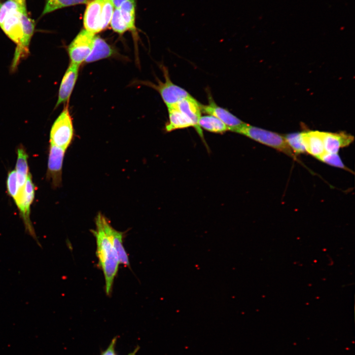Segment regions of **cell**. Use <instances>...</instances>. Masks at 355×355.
<instances>
[{"mask_svg": "<svg viewBox=\"0 0 355 355\" xmlns=\"http://www.w3.org/2000/svg\"><path fill=\"white\" fill-rule=\"evenodd\" d=\"M317 159L329 165L335 167L347 169L338 153H332L324 152Z\"/></svg>", "mask_w": 355, "mask_h": 355, "instance_id": "obj_26", "label": "cell"}, {"mask_svg": "<svg viewBox=\"0 0 355 355\" xmlns=\"http://www.w3.org/2000/svg\"><path fill=\"white\" fill-rule=\"evenodd\" d=\"M161 67L165 77L164 82L157 79V84L147 81L143 82L142 83L156 90L168 107L177 104L179 101L190 95L186 90L176 85L171 81L166 67L164 66Z\"/></svg>", "mask_w": 355, "mask_h": 355, "instance_id": "obj_5", "label": "cell"}, {"mask_svg": "<svg viewBox=\"0 0 355 355\" xmlns=\"http://www.w3.org/2000/svg\"><path fill=\"white\" fill-rule=\"evenodd\" d=\"M95 35L84 29L75 36L68 47L71 63L80 65L90 53Z\"/></svg>", "mask_w": 355, "mask_h": 355, "instance_id": "obj_6", "label": "cell"}, {"mask_svg": "<svg viewBox=\"0 0 355 355\" xmlns=\"http://www.w3.org/2000/svg\"><path fill=\"white\" fill-rule=\"evenodd\" d=\"M284 137L294 154H298L306 152L302 141L301 133L288 134Z\"/></svg>", "mask_w": 355, "mask_h": 355, "instance_id": "obj_23", "label": "cell"}, {"mask_svg": "<svg viewBox=\"0 0 355 355\" xmlns=\"http://www.w3.org/2000/svg\"><path fill=\"white\" fill-rule=\"evenodd\" d=\"M209 104H201V111L204 113L213 116L223 122L229 129V131H235L245 123L228 110L218 106L212 98H209Z\"/></svg>", "mask_w": 355, "mask_h": 355, "instance_id": "obj_9", "label": "cell"}, {"mask_svg": "<svg viewBox=\"0 0 355 355\" xmlns=\"http://www.w3.org/2000/svg\"><path fill=\"white\" fill-rule=\"evenodd\" d=\"M96 230H91L96 238V255L99 265L102 268L105 279L106 291L109 295L112 291L114 279L117 274L119 261L116 251L104 232L99 217L95 218Z\"/></svg>", "mask_w": 355, "mask_h": 355, "instance_id": "obj_1", "label": "cell"}, {"mask_svg": "<svg viewBox=\"0 0 355 355\" xmlns=\"http://www.w3.org/2000/svg\"><path fill=\"white\" fill-rule=\"evenodd\" d=\"M23 13L18 4L12 0H6L0 7V27L17 46L20 44L23 36Z\"/></svg>", "mask_w": 355, "mask_h": 355, "instance_id": "obj_2", "label": "cell"}, {"mask_svg": "<svg viewBox=\"0 0 355 355\" xmlns=\"http://www.w3.org/2000/svg\"><path fill=\"white\" fill-rule=\"evenodd\" d=\"M244 135L258 142L268 146L292 158L295 156L286 142L284 136L245 123L235 132Z\"/></svg>", "mask_w": 355, "mask_h": 355, "instance_id": "obj_3", "label": "cell"}, {"mask_svg": "<svg viewBox=\"0 0 355 355\" xmlns=\"http://www.w3.org/2000/svg\"><path fill=\"white\" fill-rule=\"evenodd\" d=\"M89 0H46L41 16L62 8L80 4L87 3Z\"/></svg>", "mask_w": 355, "mask_h": 355, "instance_id": "obj_22", "label": "cell"}, {"mask_svg": "<svg viewBox=\"0 0 355 355\" xmlns=\"http://www.w3.org/2000/svg\"><path fill=\"white\" fill-rule=\"evenodd\" d=\"M127 0H111L114 7L116 8H119L121 5Z\"/></svg>", "mask_w": 355, "mask_h": 355, "instance_id": "obj_30", "label": "cell"}, {"mask_svg": "<svg viewBox=\"0 0 355 355\" xmlns=\"http://www.w3.org/2000/svg\"><path fill=\"white\" fill-rule=\"evenodd\" d=\"M74 137V129L68 104L56 119L50 132V143L66 150Z\"/></svg>", "mask_w": 355, "mask_h": 355, "instance_id": "obj_4", "label": "cell"}, {"mask_svg": "<svg viewBox=\"0 0 355 355\" xmlns=\"http://www.w3.org/2000/svg\"><path fill=\"white\" fill-rule=\"evenodd\" d=\"M117 337L113 338L107 348L102 352L101 355H117L115 353V346L116 344ZM139 350V347H137L132 352L129 353L128 355H136Z\"/></svg>", "mask_w": 355, "mask_h": 355, "instance_id": "obj_28", "label": "cell"}, {"mask_svg": "<svg viewBox=\"0 0 355 355\" xmlns=\"http://www.w3.org/2000/svg\"><path fill=\"white\" fill-rule=\"evenodd\" d=\"M169 121L165 125V130L171 132L178 129L195 128L192 120L186 114L181 112L174 105L168 107Z\"/></svg>", "mask_w": 355, "mask_h": 355, "instance_id": "obj_17", "label": "cell"}, {"mask_svg": "<svg viewBox=\"0 0 355 355\" xmlns=\"http://www.w3.org/2000/svg\"><path fill=\"white\" fill-rule=\"evenodd\" d=\"M1 4H2V3H1V2L0 1V7Z\"/></svg>", "mask_w": 355, "mask_h": 355, "instance_id": "obj_31", "label": "cell"}, {"mask_svg": "<svg viewBox=\"0 0 355 355\" xmlns=\"http://www.w3.org/2000/svg\"><path fill=\"white\" fill-rule=\"evenodd\" d=\"M6 185L9 195L14 200L18 193L19 188L15 170L11 171L8 173Z\"/></svg>", "mask_w": 355, "mask_h": 355, "instance_id": "obj_27", "label": "cell"}, {"mask_svg": "<svg viewBox=\"0 0 355 355\" xmlns=\"http://www.w3.org/2000/svg\"><path fill=\"white\" fill-rule=\"evenodd\" d=\"M119 8L128 31L135 35L137 32L135 26V0H128L124 2Z\"/></svg>", "mask_w": 355, "mask_h": 355, "instance_id": "obj_21", "label": "cell"}, {"mask_svg": "<svg viewBox=\"0 0 355 355\" xmlns=\"http://www.w3.org/2000/svg\"><path fill=\"white\" fill-rule=\"evenodd\" d=\"M201 104L191 95H190L179 101L175 106L192 120L195 125L194 129L203 142L206 144L202 129L199 125V121L202 113Z\"/></svg>", "mask_w": 355, "mask_h": 355, "instance_id": "obj_14", "label": "cell"}, {"mask_svg": "<svg viewBox=\"0 0 355 355\" xmlns=\"http://www.w3.org/2000/svg\"><path fill=\"white\" fill-rule=\"evenodd\" d=\"M114 53V49L105 40L95 36L92 50L85 62L88 63L96 62L108 58Z\"/></svg>", "mask_w": 355, "mask_h": 355, "instance_id": "obj_18", "label": "cell"}, {"mask_svg": "<svg viewBox=\"0 0 355 355\" xmlns=\"http://www.w3.org/2000/svg\"><path fill=\"white\" fill-rule=\"evenodd\" d=\"M110 23L112 29L120 35H122L128 31V28L122 17L119 8H115L114 9Z\"/></svg>", "mask_w": 355, "mask_h": 355, "instance_id": "obj_24", "label": "cell"}, {"mask_svg": "<svg viewBox=\"0 0 355 355\" xmlns=\"http://www.w3.org/2000/svg\"><path fill=\"white\" fill-rule=\"evenodd\" d=\"M66 151L62 148L50 144L47 178L51 181L54 188L59 187L61 185L63 163Z\"/></svg>", "mask_w": 355, "mask_h": 355, "instance_id": "obj_7", "label": "cell"}, {"mask_svg": "<svg viewBox=\"0 0 355 355\" xmlns=\"http://www.w3.org/2000/svg\"><path fill=\"white\" fill-rule=\"evenodd\" d=\"M22 23L23 36L20 44L16 47L12 62V70H15L20 60L28 54L29 44L35 31V22L28 16V13H22Z\"/></svg>", "mask_w": 355, "mask_h": 355, "instance_id": "obj_10", "label": "cell"}, {"mask_svg": "<svg viewBox=\"0 0 355 355\" xmlns=\"http://www.w3.org/2000/svg\"><path fill=\"white\" fill-rule=\"evenodd\" d=\"M79 66L71 63L65 72L60 85L55 107L68 104L78 78Z\"/></svg>", "mask_w": 355, "mask_h": 355, "instance_id": "obj_12", "label": "cell"}, {"mask_svg": "<svg viewBox=\"0 0 355 355\" xmlns=\"http://www.w3.org/2000/svg\"><path fill=\"white\" fill-rule=\"evenodd\" d=\"M106 234L110 241L117 255L119 263L129 267L130 263L128 255L123 244L124 232L118 231L110 225L107 218L101 213L97 214Z\"/></svg>", "mask_w": 355, "mask_h": 355, "instance_id": "obj_8", "label": "cell"}, {"mask_svg": "<svg viewBox=\"0 0 355 355\" xmlns=\"http://www.w3.org/2000/svg\"><path fill=\"white\" fill-rule=\"evenodd\" d=\"M114 5L111 0H103L102 8V23L103 30H105L110 24L114 11Z\"/></svg>", "mask_w": 355, "mask_h": 355, "instance_id": "obj_25", "label": "cell"}, {"mask_svg": "<svg viewBox=\"0 0 355 355\" xmlns=\"http://www.w3.org/2000/svg\"><path fill=\"white\" fill-rule=\"evenodd\" d=\"M16 2L19 6L22 11L25 13H27L26 8V0H12Z\"/></svg>", "mask_w": 355, "mask_h": 355, "instance_id": "obj_29", "label": "cell"}, {"mask_svg": "<svg viewBox=\"0 0 355 355\" xmlns=\"http://www.w3.org/2000/svg\"><path fill=\"white\" fill-rule=\"evenodd\" d=\"M321 136L325 152L338 153L341 148L349 145L354 137L344 132L331 133L321 132Z\"/></svg>", "mask_w": 355, "mask_h": 355, "instance_id": "obj_15", "label": "cell"}, {"mask_svg": "<svg viewBox=\"0 0 355 355\" xmlns=\"http://www.w3.org/2000/svg\"><path fill=\"white\" fill-rule=\"evenodd\" d=\"M103 0H92L87 3L83 18L85 30L94 35L103 31L102 8Z\"/></svg>", "mask_w": 355, "mask_h": 355, "instance_id": "obj_11", "label": "cell"}, {"mask_svg": "<svg viewBox=\"0 0 355 355\" xmlns=\"http://www.w3.org/2000/svg\"><path fill=\"white\" fill-rule=\"evenodd\" d=\"M199 125L202 129L217 134H223L229 131V128L223 122L211 115L201 116Z\"/></svg>", "mask_w": 355, "mask_h": 355, "instance_id": "obj_20", "label": "cell"}, {"mask_svg": "<svg viewBox=\"0 0 355 355\" xmlns=\"http://www.w3.org/2000/svg\"><path fill=\"white\" fill-rule=\"evenodd\" d=\"M28 154L23 146L17 149V159L16 164V172L18 184L21 186L25 184L29 175Z\"/></svg>", "mask_w": 355, "mask_h": 355, "instance_id": "obj_19", "label": "cell"}, {"mask_svg": "<svg viewBox=\"0 0 355 355\" xmlns=\"http://www.w3.org/2000/svg\"><path fill=\"white\" fill-rule=\"evenodd\" d=\"M35 186L32 181V176L29 174L25 187L23 211L20 213L26 232L32 236L39 244L33 224L30 219V206L35 196Z\"/></svg>", "mask_w": 355, "mask_h": 355, "instance_id": "obj_13", "label": "cell"}, {"mask_svg": "<svg viewBox=\"0 0 355 355\" xmlns=\"http://www.w3.org/2000/svg\"><path fill=\"white\" fill-rule=\"evenodd\" d=\"M301 136L305 151L309 154L317 158L325 152L321 131L303 132Z\"/></svg>", "mask_w": 355, "mask_h": 355, "instance_id": "obj_16", "label": "cell"}]
</instances>
